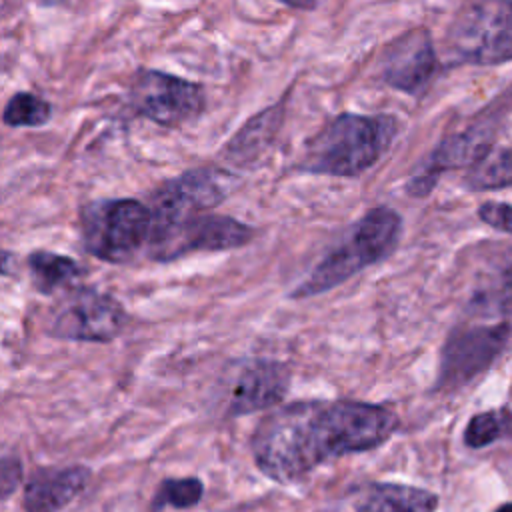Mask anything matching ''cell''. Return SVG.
<instances>
[{"instance_id":"cell-1","label":"cell","mask_w":512,"mask_h":512,"mask_svg":"<svg viewBox=\"0 0 512 512\" xmlns=\"http://www.w3.org/2000/svg\"><path fill=\"white\" fill-rule=\"evenodd\" d=\"M398 418L382 404L300 400L260 420L252 434L256 466L276 482H294L330 458L384 444Z\"/></svg>"},{"instance_id":"cell-2","label":"cell","mask_w":512,"mask_h":512,"mask_svg":"<svg viewBox=\"0 0 512 512\" xmlns=\"http://www.w3.org/2000/svg\"><path fill=\"white\" fill-rule=\"evenodd\" d=\"M398 120L390 114L344 112L330 120L308 144L300 170L340 178H358L390 148Z\"/></svg>"},{"instance_id":"cell-3","label":"cell","mask_w":512,"mask_h":512,"mask_svg":"<svg viewBox=\"0 0 512 512\" xmlns=\"http://www.w3.org/2000/svg\"><path fill=\"white\" fill-rule=\"evenodd\" d=\"M400 232L402 220L392 208L378 206L370 210L350 228L342 242L324 254L310 274L290 292V298L300 300L324 294L360 270L388 258L398 246Z\"/></svg>"},{"instance_id":"cell-4","label":"cell","mask_w":512,"mask_h":512,"mask_svg":"<svg viewBox=\"0 0 512 512\" xmlns=\"http://www.w3.org/2000/svg\"><path fill=\"white\" fill-rule=\"evenodd\" d=\"M80 230L86 252L110 264H126L148 246L152 212L134 198L94 200L80 212Z\"/></svg>"},{"instance_id":"cell-5","label":"cell","mask_w":512,"mask_h":512,"mask_svg":"<svg viewBox=\"0 0 512 512\" xmlns=\"http://www.w3.org/2000/svg\"><path fill=\"white\" fill-rule=\"evenodd\" d=\"M446 50L454 60L470 64L512 60V2L464 6L448 26Z\"/></svg>"},{"instance_id":"cell-6","label":"cell","mask_w":512,"mask_h":512,"mask_svg":"<svg viewBox=\"0 0 512 512\" xmlns=\"http://www.w3.org/2000/svg\"><path fill=\"white\" fill-rule=\"evenodd\" d=\"M254 228L224 214H196L168 228L156 230L148 242V256L168 262L192 252H224L248 244Z\"/></svg>"},{"instance_id":"cell-7","label":"cell","mask_w":512,"mask_h":512,"mask_svg":"<svg viewBox=\"0 0 512 512\" xmlns=\"http://www.w3.org/2000/svg\"><path fill=\"white\" fill-rule=\"evenodd\" d=\"M232 178L218 168H194L162 182L150 194L152 232L178 224L190 216L206 214L230 192ZM152 236V234H150Z\"/></svg>"},{"instance_id":"cell-8","label":"cell","mask_w":512,"mask_h":512,"mask_svg":"<svg viewBox=\"0 0 512 512\" xmlns=\"http://www.w3.org/2000/svg\"><path fill=\"white\" fill-rule=\"evenodd\" d=\"M130 98L144 118L168 128L194 120L206 104L200 84L160 70H140L132 82Z\"/></svg>"},{"instance_id":"cell-9","label":"cell","mask_w":512,"mask_h":512,"mask_svg":"<svg viewBox=\"0 0 512 512\" xmlns=\"http://www.w3.org/2000/svg\"><path fill=\"white\" fill-rule=\"evenodd\" d=\"M128 324L122 304L96 288L74 290L54 312L48 334L64 340L108 342Z\"/></svg>"},{"instance_id":"cell-10","label":"cell","mask_w":512,"mask_h":512,"mask_svg":"<svg viewBox=\"0 0 512 512\" xmlns=\"http://www.w3.org/2000/svg\"><path fill=\"white\" fill-rule=\"evenodd\" d=\"M508 336L510 326L506 322L452 332L440 354L436 388H458L484 372L502 352Z\"/></svg>"},{"instance_id":"cell-11","label":"cell","mask_w":512,"mask_h":512,"mask_svg":"<svg viewBox=\"0 0 512 512\" xmlns=\"http://www.w3.org/2000/svg\"><path fill=\"white\" fill-rule=\"evenodd\" d=\"M290 388V370L286 364L268 358L242 362L228 386L226 412L246 416L280 404Z\"/></svg>"},{"instance_id":"cell-12","label":"cell","mask_w":512,"mask_h":512,"mask_svg":"<svg viewBox=\"0 0 512 512\" xmlns=\"http://www.w3.org/2000/svg\"><path fill=\"white\" fill-rule=\"evenodd\" d=\"M436 66L438 58L430 32L426 28H414L386 46L380 76L388 86L418 96L430 84Z\"/></svg>"},{"instance_id":"cell-13","label":"cell","mask_w":512,"mask_h":512,"mask_svg":"<svg viewBox=\"0 0 512 512\" xmlns=\"http://www.w3.org/2000/svg\"><path fill=\"white\" fill-rule=\"evenodd\" d=\"M488 146V128H466L464 132L450 134L436 146L422 170L412 176L408 182V192L414 196H424L434 186L440 172L472 164L478 166L488 156Z\"/></svg>"},{"instance_id":"cell-14","label":"cell","mask_w":512,"mask_h":512,"mask_svg":"<svg viewBox=\"0 0 512 512\" xmlns=\"http://www.w3.org/2000/svg\"><path fill=\"white\" fill-rule=\"evenodd\" d=\"M90 482L86 466L40 468L24 486V512H58L72 502Z\"/></svg>"},{"instance_id":"cell-15","label":"cell","mask_w":512,"mask_h":512,"mask_svg":"<svg viewBox=\"0 0 512 512\" xmlns=\"http://www.w3.org/2000/svg\"><path fill=\"white\" fill-rule=\"evenodd\" d=\"M284 118L282 104L270 106L252 116L222 148V156L236 166H254L272 146Z\"/></svg>"},{"instance_id":"cell-16","label":"cell","mask_w":512,"mask_h":512,"mask_svg":"<svg viewBox=\"0 0 512 512\" xmlns=\"http://www.w3.org/2000/svg\"><path fill=\"white\" fill-rule=\"evenodd\" d=\"M438 496L416 486L370 484L356 500V512H434Z\"/></svg>"},{"instance_id":"cell-17","label":"cell","mask_w":512,"mask_h":512,"mask_svg":"<svg viewBox=\"0 0 512 512\" xmlns=\"http://www.w3.org/2000/svg\"><path fill=\"white\" fill-rule=\"evenodd\" d=\"M28 268L34 288L42 294H52L70 286L82 274V268L76 260L48 250H36L28 254Z\"/></svg>"},{"instance_id":"cell-18","label":"cell","mask_w":512,"mask_h":512,"mask_svg":"<svg viewBox=\"0 0 512 512\" xmlns=\"http://www.w3.org/2000/svg\"><path fill=\"white\" fill-rule=\"evenodd\" d=\"M52 106L48 100L32 94V92H16L4 106L2 120L6 126L22 128V126H42L50 120Z\"/></svg>"},{"instance_id":"cell-19","label":"cell","mask_w":512,"mask_h":512,"mask_svg":"<svg viewBox=\"0 0 512 512\" xmlns=\"http://www.w3.org/2000/svg\"><path fill=\"white\" fill-rule=\"evenodd\" d=\"M512 428V414L506 408L480 412L470 418L464 430V442L470 448H482L504 436Z\"/></svg>"},{"instance_id":"cell-20","label":"cell","mask_w":512,"mask_h":512,"mask_svg":"<svg viewBox=\"0 0 512 512\" xmlns=\"http://www.w3.org/2000/svg\"><path fill=\"white\" fill-rule=\"evenodd\" d=\"M202 494H204V484L194 476L168 478L158 486L152 498V510L158 512V510H164L166 506L190 508L200 502Z\"/></svg>"},{"instance_id":"cell-21","label":"cell","mask_w":512,"mask_h":512,"mask_svg":"<svg viewBox=\"0 0 512 512\" xmlns=\"http://www.w3.org/2000/svg\"><path fill=\"white\" fill-rule=\"evenodd\" d=\"M470 184L474 188H502L512 186V146L488 154L470 172Z\"/></svg>"},{"instance_id":"cell-22","label":"cell","mask_w":512,"mask_h":512,"mask_svg":"<svg viewBox=\"0 0 512 512\" xmlns=\"http://www.w3.org/2000/svg\"><path fill=\"white\" fill-rule=\"evenodd\" d=\"M478 216L492 228L512 232V204L504 202H484L478 208Z\"/></svg>"},{"instance_id":"cell-23","label":"cell","mask_w":512,"mask_h":512,"mask_svg":"<svg viewBox=\"0 0 512 512\" xmlns=\"http://www.w3.org/2000/svg\"><path fill=\"white\" fill-rule=\"evenodd\" d=\"M20 472L22 466L18 462V458L12 456H4L2 458V472H0V486H2V496L8 498L12 494V490L18 486L20 482Z\"/></svg>"},{"instance_id":"cell-24","label":"cell","mask_w":512,"mask_h":512,"mask_svg":"<svg viewBox=\"0 0 512 512\" xmlns=\"http://www.w3.org/2000/svg\"><path fill=\"white\" fill-rule=\"evenodd\" d=\"M496 306L500 310L512 308V270L506 274V280H502V284L496 290Z\"/></svg>"},{"instance_id":"cell-25","label":"cell","mask_w":512,"mask_h":512,"mask_svg":"<svg viewBox=\"0 0 512 512\" xmlns=\"http://www.w3.org/2000/svg\"><path fill=\"white\" fill-rule=\"evenodd\" d=\"M494 512H512V502H506V504L498 506Z\"/></svg>"}]
</instances>
